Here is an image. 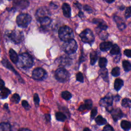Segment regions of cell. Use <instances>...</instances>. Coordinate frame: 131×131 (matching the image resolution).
<instances>
[{"label":"cell","instance_id":"42","mask_svg":"<svg viewBox=\"0 0 131 131\" xmlns=\"http://www.w3.org/2000/svg\"><path fill=\"white\" fill-rule=\"evenodd\" d=\"M22 105L23 106L26 110H29L30 108V106L29 104L28 103V102L26 101V100H23L21 102Z\"/></svg>","mask_w":131,"mask_h":131},{"label":"cell","instance_id":"10","mask_svg":"<svg viewBox=\"0 0 131 131\" xmlns=\"http://www.w3.org/2000/svg\"><path fill=\"white\" fill-rule=\"evenodd\" d=\"M50 15V13L46 7H41L36 11V18H37V20L40 18L49 17Z\"/></svg>","mask_w":131,"mask_h":131},{"label":"cell","instance_id":"45","mask_svg":"<svg viewBox=\"0 0 131 131\" xmlns=\"http://www.w3.org/2000/svg\"><path fill=\"white\" fill-rule=\"evenodd\" d=\"M45 119L47 121H50L51 120V116L50 114H46L45 115Z\"/></svg>","mask_w":131,"mask_h":131},{"label":"cell","instance_id":"12","mask_svg":"<svg viewBox=\"0 0 131 131\" xmlns=\"http://www.w3.org/2000/svg\"><path fill=\"white\" fill-rule=\"evenodd\" d=\"M114 19L116 22L118 29L120 30H123L125 29L126 25L121 17L118 16H114Z\"/></svg>","mask_w":131,"mask_h":131},{"label":"cell","instance_id":"8","mask_svg":"<svg viewBox=\"0 0 131 131\" xmlns=\"http://www.w3.org/2000/svg\"><path fill=\"white\" fill-rule=\"evenodd\" d=\"M113 98L112 96L108 95L100 100V105L101 106H105L106 107V110L111 113L113 110L112 106L113 104Z\"/></svg>","mask_w":131,"mask_h":131},{"label":"cell","instance_id":"15","mask_svg":"<svg viewBox=\"0 0 131 131\" xmlns=\"http://www.w3.org/2000/svg\"><path fill=\"white\" fill-rule=\"evenodd\" d=\"M62 10L63 14L66 17H70L71 16V8L70 6L67 3H64L62 6Z\"/></svg>","mask_w":131,"mask_h":131},{"label":"cell","instance_id":"7","mask_svg":"<svg viewBox=\"0 0 131 131\" xmlns=\"http://www.w3.org/2000/svg\"><path fill=\"white\" fill-rule=\"evenodd\" d=\"M81 40L85 43L92 45L95 40L94 35L92 31L89 29L83 30L79 35Z\"/></svg>","mask_w":131,"mask_h":131},{"label":"cell","instance_id":"20","mask_svg":"<svg viewBox=\"0 0 131 131\" xmlns=\"http://www.w3.org/2000/svg\"><path fill=\"white\" fill-rule=\"evenodd\" d=\"M123 85V81L121 79H116L114 82V88L116 91H119Z\"/></svg>","mask_w":131,"mask_h":131},{"label":"cell","instance_id":"16","mask_svg":"<svg viewBox=\"0 0 131 131\" xmlns=\"http://www.w3.org/2000/svg\"><path fill=\"white\" fill-rule=\"evenodd\" d=\"M113 46L112 43L110 41H104L100 43V49L101 51H107L112 48Z\"/></svg>","mask_w":131,"mask_h":131},{"label":"cell","instance_id":"40","mask_svg":"<svg viewBox=\"0 0 131 131\" xmlns=\"http://www.w3.org/2000/svg\"><path fill=\"white\" fill-rule=\"evenodd\" d=\"M97 113V109L96 107H95L91 111V118L92 119H94L95 117L96 116V114Z\"/></svg>","mask_w":131,"mask_h":131},{"label":"cell","instance_id":"18","mask_svg":"<svg viewBox=\"0 0 131 131\" xmlns=\"http://www.w3.org/2000/svg\"><path fill=\"white\" fill-rule=\"evenodd\" d=\"M93 20V22L95 24H97L98 25V27L100 29L102 30H106L107 29L108 27L103 20L98 19H94Z\"/></svg>","mask_w":131,"mask_h":131},{"label":"cell","instance_id":"21","mask_svg":"<svg viewBox=\"0 0 131 131\" xmlns=\"http://www.w3.org/2000/svg\"><path fill=\"white\" fill-rule=\"evenodd\" d=\"M99 74L102 77V78L105 80L107 81L108 80V71L105 68H101L99 71Z\"/></svg>","mask_w":131,"mask_h":131},{"label":"cell","instance_id":"6","mask_svg":"<svg viewBox=\"0 0 131 131\" xmlns=\"http://www.w3.org/2000/svg\"><path fill=\"white\" fill-rule=\"evenodd\" d=\"M55 77L59 82H64L69 80L70 78V74L66 69L60 68L56 71Z\"/></svg>","mask_w":131,"mask_h":131},{"label":"cell","instance_id":"50","mask_svg":"<svg viewBox=\"0 0 131 131\" xmlns=\"http://www.w3.org/2000/svg\"><path fill=\"white\" fill-rule=\"evenodd\" d=\"M105 1L108 3V4H111V3H112L113 2H114L115 1V0H105Z\"/></svg>","mask_w":131,"mask_h":131},{"label":"cell","instance_id":"22","mask_svg":"<svg viewBox=\"0 0 131 131\" xmlns=\"http://www.w3.org/2000/svg\"><path fill=\"white\" fill-rule=\"evenodd\" d=\"M10 93V91L6 88H3L1 89V97L2 99L6 98Z\"/></svg>","mask_w":131,"mask_h":131},{"label":"cell","instance_id":"31","mask_svg":"<svg viewBox=\"0 0 131 131\" xmlns=\"http://www.w3.org/2000/svg\"><path fill=\"white\" fill-rule=\"evenodd\" d=\"M56 118L58 121L63 122L66 119V115L61 112H57L55 114Z\"/></svg>","mask_w":131,"mask_h":131},{"label":"cell","instance_id":"3","mask_svg":"<svg viewBox=\"0 0 131 131\" xmlns=\"http://www.w3.org/2000/svg\"><path fill=\"white\" fill-rule=\"evenodd\" d=\"M77 48V42L74 39L65 41L62 46V50L68 54L74 53L76 51Z\"/></svg>","mask_w":131,"mask_h":131},{"label":"cell","instance_id":"39","mask_svg":"<svg viewBox=\"0 0 131 131\" xmlns=\"http://www.w3.org/2000/svg\"><path fill=\"white\" fill-rule=\"evenodd\" d=\"M34 102L36 105H38L39 103V98L37 94H35L33 97Z\"/></svg>","mask_w":131,"mask_h":131},{"label":"cell","instance_id":"49","mask_svg":"<svg viewBox=\"0 0 131 131\" xmlns=\"http://www.w3.org/2000/svg\"><path fill=\"white\" fill-rule=\"evenodd\" d=\"M115 101H119V99H120V97L119 95H116L115 97Z\"/></svg>","mask_w":131,"mask_h":131},{"label":"cell","instance_id":"1","mask_svg":"<svg viewBox=\"0 0 131 131\" xmlns=\"http://www.w3.org/2000/svg\"><path fill=\"white\" fill-rule=\"evenodd\" d=\"M18 66L23 69L30 68L33 66V59L29 54L24 53L18 56Z\"/></svg>","mask_w":131,"mask_h":131},{"label":"cell","instance_id":"34","mask_svg":"<svg viewBox=\"0 0 131 131\" xmlns=\"http://www.w3.org/2000/svg\"><path fill=\"white\" fill-rule=\"evenodd\" d=\"M61 97L65 100H68L72 97V94L68 91H63L61 93Z\"/></svg>","mask_w":131,"mask_h":131},{"label":"cell","instance_id":"47","mask_svg":"<svg viewBox=\"0 0 131 131\" xmlns=\"http://www.w3.org/2000/svg\"><path fill=\"white\" fill-rule=\"evenodd\" d=\"M0 89H2L4 87V85H5V83H4V82L3 81V80L2 79L1 80V83H0Z\"/></svg>","mask_w":131,"mask_h":131},{"label":"cell","instance_id":"51","mask_svg":"<svg viewBox=\"0 0 131 131\" xmlns=\"http://www.w3.org/2000/svg\"><path fill=\"white\" fill-rule=\"evenodd\" d=\"M78 15H79V16L80 17H81L83 16V14L82 12L79 11V14H78Z\"/></svg>","mask_w":131,"mask_h":131},{"label":"cell","instance_id":"52","mask_svg":"<svg viewBox=\"0 0 131 131\" xmlns=\"http://www.w3.org/2000/svg\"><path fill=\"white\" fill-rule=\"evenodd\" d=\"M4 108H5V109H8V104H7V103H6V104L4 105Z\"/></svg>","mask_w":131,"mask_h":131},{"label":"cell","instance_id":"38","mask_svg":"<svg viewBox=\"0 0 131 131\" xmlns=\"http://www.w3.org/2000/svg\"><path fill=\"white\" fill-rule=\"evenodd\" d=\"M76 80L79 82H83V74L80 73V72H79L77 74H76Z\"/></svg>","mask_w":131,"mask_h":131},{"label":"cell","instance_id":"41","mask_svg":"<svg viewBox=\"0 0 131 131\" xmlns=\"http://www.w3.org/2000/svg\"><path fill=\"white\" fill-rule=\"evenodd\" d=\"M103 131H114V130L112 127V126L108 124V125H106L104 127L103 129Z\"/></svg>","mask_w":131,"mask_h":131},{"label":"cell","instance_id":"5","mask_svg":"<svg viewBox=\"0 0 131 131\" xmlns=\"http://www.w3.org/2000/svg\"><path fill=\"white\" fill-rule=\"evenodd\" d=\"M31 16L27 13L20 14L16 18V23L17 25L21 28H26L31 21Z\"/></svg>","mask_w":131,"mask_h":131},{"label":"cell","instance_id":"23","mask_svg":"<svg viewBox=\"0 0 131 131\" xmlns=\"http://www.w3.org/2000/svg\"><path fill=\"white\" fill-rule=\"evenodd\" d=\"M29 3L27 1H16L15 3V5L19 8H22V9H25L26 7L28 6Z\"/></svg>","mask_w":131,"mask_h":131},{"label":"cell","instance_id":"30","mask_svg":"<svg viewBox=\"0 0 131 131\" xmlns=\"http://www.w3.org/2000/svg\"><path fill=\"white\" fill-rule=\"evenodd\" d=\"M122 66L125 72H129L131 70V63L127 60H124L122 62Z\"/></svg>","mask_w":131,"mask_h":131},{"label":"cell","instance_id":"44","mask_svg":"<svg viewBox=\"0 0 131 131\" xmlns=\"http://www.w3.org/2000/svg\"><path fill=\"white\" fill-rule=\"evenodd\" d=\"M83 8H84V10L88 12L89 13H91V12H92V9H91L89 6H88V5H85V6H84Z\"/></svg>","mask_w":131,"mask_h":131},{"label":"cell","instance_id":"4","mask_svg":"<svg viewBox=\"0 0 131 131\" xmlns=\"http://www.w3.org/2000/svg\"><path fill=\"white\" fill-rule=\"evenodd\" d=\"M7 38L12 42L15 44H18L23 41L24 36L23 32L18 30H14L10 33H8Z\"/></svg>","mask_w":131,"mask_h":131},{"label":"cell","instance_id":"26","mask_svg":"<svg viewBox=\"0 0 131 131\" xmlns=\"http://www.w3.org/2000/svg\"><path fill=\"white\" fill-rule=\"evenodd\" d=\"M1 131H11V125L9 123L6 122H2L0 125Z\"/></svg>","mask_w":131,"mask_h":131},{"label":"cell","instance_id":"2","mask_svg":"<svg viewBox=\"0 0 131 131\" xmlns=\"http://www.w3.org/2000/svg\"><path fill=\"white\" fill-rule=\"evenodd\" d=\"M58 36L59 38L65 41L73 39L74 33L72 29L67 26L61 27L58 30Z\"/></svg>","mask_w":131,"mask_h":131},{"label":"cell","instance_id":"37","mask_svg":"<svg viewBox=\"0 0 131 131\" xmlns=\"http://www.w3.org/2000/svg\"><path fill=\"white\" fill-rule=\"evenodd\" d=\"M124 16L126 19L131 17V7H128L126 8Z\"/></svg>","mask_w":131,"mask_h":131},{"label":"cell","instance_id":"27","mask_svg":"<svg viewBox=\"0 0 131 131\" xmlns=\"http://www.w3.org/2000/svg\"><path fill=\"white\" fill-rule=\"evenodd\" d=\"M121 127L122 129L128 130L131 127V123L126 120H122L121 122Z\"/></svg>","mask_w":131,"mask_h":131},{"label":"cell","instance_id":"36","mask_svg":"<svg viewBox=\"0 0 131 131\" xmlns=\"http://www.w3.org/2000/svg\"><path fill=\"white\" fill-rule=\"evenodd\" d=\"M20 100V97L18 94H14L12 95L11 97V101L15 103H18Z\"/></svg>","mask_w":131,"mask_h":131},{"label":"cell","instance_id":"43","mask_svg":"<svg viewBox=\"0 0 131 131\" xmlns=\"http://www.w3.org/2000/svg\"><path fill=\"white\" fill-rule=\"evenodd\" d=\"M124 54L128 57L131 58V50L126 49L124 51Z\"/></svg>","mask_w":131,"mask_h":131},{"label":"cell","instance_id":"19","mask_svg":"<svg viewBox=\"0 0 131 131\" xmlns=\"http://www.w3.org/2000/svg\"><path fill=\"white\" fill-rule=\"evenodd\" d=\"M9 56L11 61L14 63H17L18 60V56L17 55L15 51L14 50L11 49L9 50Z\"/></svg>","mask_w":131,"mask_h":131},{"label":"cell","instance_id":"53","mask_svg":"<svg viewBox=\"0 0 131 131\" xmlns=\"http://www.w3.org/2000/svg\"><path fill=\"white\" fill-rule=\"evenodd\" d=\"M83 131H91L89 128L86 127V128H85L84 129H83Z\"/></svg>","mask_w":131,"mask_h":131},{"label":"cell","instance_id":"54","mask_svg":"<svg viewBox=\"0 0 131 131\" xmlns=\"http://www.w3.org/2000/svg\"><path fill=\"white\" fill-rule=\"evenodd\" d=\"M64 131H69L67 128H66V127L64 128Z\"/></svg>","mask_w":131,"mask_h":131},{"label":"cell","instance_id":"29","mask_svg":"<svg viewBox=\"0 0 131 131\" xmlns=\"http://www.w3.org/2000/svg\"><path fill=\"white\" fill-rule=\"evenodd\" d=\"M2 63L4 66H5L6 68H7L8 69H9V70H10L11 71H12V72H13L14 73H15V74H17L18 75V73H17V72H16V71L14 70V69L13 68V67L10 64V62L9 61H8L6 59H3L2 60Z\"/></svg>","mask_w":131,"mask_h":131},{"label":"cell","instance_id":"24","mask_svg":"<svg viewBox=\"0 0 131 131\" xmlns=\"http://www.w3.org/2000/svg\"><path fill=\"white\" fill-rule=\"evenodd\" d=\"M120 49L119 46L116 44L113 45V46L111 49V51H110L111 54L118 55V54H120Z\"/></svg>","mask_w":131,"mask_h":131},{"label":"cell","instance_id":"11","mask_svg":"<svg viewBox=\"0 0 131 131\" xmlns=\"http://www.w3.org/2000/svg\"><path fill=\"white\" fill-rule=\"evenodd\" d=\"M111 114L113 120L115 121H117L118 120L120 119L123 115L121 110L119 108L113 110L111 112Z\"/></svg>","mask_w":131,"mask_h":131},{"label":"cell","instance_id":"28","mask_svg":"<svg viewBox=\"0 0 131 131\" xmlns=\"http://www.w3.org/2000/svg\"><path fill=\"white\" fill-rule=\"evenodd\" d=\"M95 121L99 125H102L106 123V119L103 118L101 115H99L95 118Z\"/></svg>","mask_w":131,"mask_h":131},{"label":"cell","instance_id":"9","mask_svg":"<svg viewBox=\"0 0 131 131\" xmlns=\"http://www.w3.org/2000/svg\"><path fill=\"white\" fill-rule=\"evenodd\" d=\"M46 75V71L40 68H36L32 72V77L35 80H41L45 78Z\"/></svg>","mask_w":131,"mask_h":131},{"label":"cell","instance_id":"46","mask_svg":"<svg viewBox=\"0 0 131 131\" xmlns=\"http://www.w3.org/2000/svg\"><path fill=\"white\" fill-rule=\"evenodd\" d=\"M74 4L78 8H79V9H81V5L78 3V2H75V3H74Z\"/></svg>","mask_w":131,"mask_h":131},{"label":"cell","instance_id":"48","mask_svg":"<svg viewBox=\"0 0 131 131\" xmlns=\"http://www.w3.org/2000/svg\"><path fill=\"white\" fill-rule=\"evenodd\" d=\"M18 131H31V130H30L28 128H22L19 129Z\"/></svg>","mask_w":131,"mask_h":131},{"label":"cell","instance_id":"35","mask_svg":"<svg viewBox=\"0 0 131 131\" xmlns=\"http://www.w3.org/2000/svg\"><path fill=\"white\" fill-rule=\"evenodd\" d=\"M112 75L114 76V77H117L119 76L120 74V68L118 67L114 68V69H113V70H112Z\"/></svg>","mask_w":131,"mask_h":131},{"label":"cell","instance_id":"17","mask_svg":"<svg viewBox=\"0 0 131 131\" xmlns=\"http://www.w3.org/2000/svg\"><path fill=\"white\" fill-rule=\"evenodd\" d=\"M59 59V63L60 65L66 66H69L72 63V59L67 56L61 57Z\"/></svg>","mask_w":131,"mask_h":131},{"label":"cell","instance_id":"25","mask_svg":"<svg viewBox=\"0 0 131 131\" xmlns=\"http://www.w3.org/2000/svg\"><path fill=\"white\" fill-rule=\"evenodd\" d=\"M90 63L92 65H94L97 60V54L96 51H93L91 52L90 55Z\"/></svg>","mask_w":131,"mask_h":131},{"label":"cell","instance_id":"33","mask_svg":"<svg viewBox=\"0 0 131 131\" xmlns=\"http://www.w3.org/2000/svg\"><path fill=\"white\" fill-rule=\"evenodd\" d=\"M107 60L105 57H101L99 61V66L101 68H105L107 64Z\"/></svg>","mask_w":131,"mask_h":131},{"label":"cell","instance_id":"14","mask_svg":"<svg viewBox=\"0 0 131 131\" xmlns=\"http://www.w3.org/2000/svg\"><path fill=\"white\" fill-rule=\"evenodd\" d=\"M92 106V101L91 100L87 99L85 101V102L83 104H81L78 110L80 111H83L86 110H90Z\"/></svg>","mask_w":131,"mask_h":131},{"label":"cell","instance_id":"13","mask_svg":"<svg viewBox=\"0 0 131 131\" xmlns=\"http://www.w3.org/2000/svg\"><path fill=\"white\" fill-rule=\"evenodd\" d=\"M38 21L40 23L41 28L43 29H45V28H46L50 24L51 22V19L49 17H47L40 18L38 19Z\"/></svg>","mask_w":131,"mask_h":131},{"label":"cell","instance_id":"32","mask_svg":"<svg viewBox=\"0 0 131 131\" xmlns=\"http://www.w3.org/2000/svg\"><path fill=\"white\" fill-rule=\"evenodd\" d=\"M121 105L123 107L131 108V100L128 98H124L122 100Z\"/></svg>","mask_w":131,"mask_h":131}]
</instances>
